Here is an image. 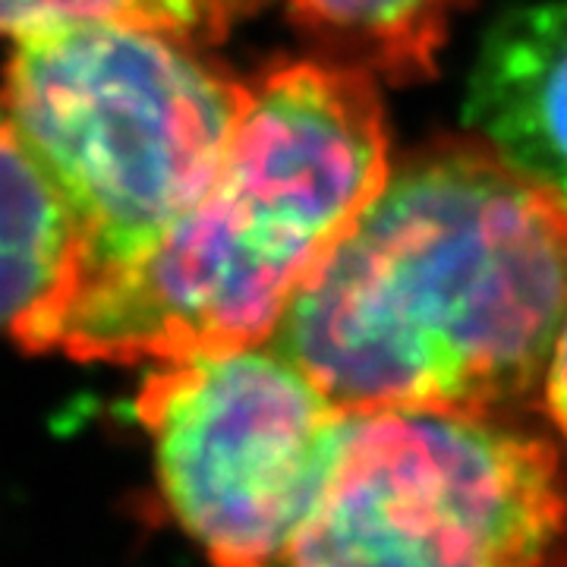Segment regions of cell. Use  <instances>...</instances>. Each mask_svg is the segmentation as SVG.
<instances>
[{"label":"cell","mask_w":567,"mask_h":567,"mask_svg":"<svg viewBox=\"0 0 567 567\" xmlns=\"http://www.w3.org/2000/svg\"><path fill=\"white\" fill-rule=\"evenodd\" d=\"M388 174L369 73L281 66L252 85L215 177L140 259L66 284L10 331L25 350L82 363L155 365L265 344Z\"/></svg>","instance_id":"7a4b0ae2"},{"label":"cell","mask_w":567,"mask_h":567,"mask_svg":"<svg viewBox=\"0 0 567 567\" xmlns=\"http://www.w3.org/2000/svg\"><path fill=\"white\" fill-rule=\"evenodd\" d=\"M268 567H567V473L492 413H347L316 502Z\"/></svg>","instance_id":"277c9868"},{"label":"cell","mask_w":567,"mask_h":567,"mask_svg":"<svg viewBox=\"0 0 567 567\" xmlns=\"http://www.w3.org/2000/svg\"><path fill=\"white\" fill-rule=\"evenodd\" d=\"M164 498L212 567H268L322 488L347 410L268 344L155 363L140 391Z\"/></svg>","instance_id":"5b68a950"},{"label":"cell","mask_w":567,"mask_h":567,"mask_svg":"<svg viewBox=\"0 0 567 567\" xmlns=\"http://www.w3.org/2000/svg\"><path fill=\"white\" fill-rule=\"evenodd\" d=\"M70 256L61 203L0 111V328H13L66 281Z\"/></svg>","instance_id":"52a82bcc"},{"label":"cell","mask_w":567,"mask_h":567,"mask_svg":"<svg viewBox=\"0 0 567 567\" xmlns=\"http://www.w3.org/2000/svg\"><path fill=\"white\" fill-rule=\"evenodd\" d=\"M565 316V199L445 145L388 174L268 344L347 413H492L543 382Z\"/></svg>","instance_id":"6da1fadb"},{"label":"cell","mask_w":567,"mask_h":567,"mask_svg":"<svg viewBox=\"0 0 567 567\" xmlns=\"http://www.w3.org/2000/svg\"><path fill=\"white\" fill-rule=\"evenodd\" d=\"M543 401H546L551 423L558 425V432L567 439V316L548 353L546 372H543Z\"/></svg>","instance_id":"8fae6325"},{"label":"cell","mask_w":567,"mask_h":567,"mask_svg":"<svg viewBox=\"0 0 567 567\" xmlns=\"http://www.w3.org/2000/svg\"><path fill=\"white\" fill-rule=\"evenodd\" d=\"M461 0H290L303 20L338 54L365 73L388 80H423L447 35Z\"/></svg>","instance_id":"ba28073f"},{"label":"cell","mask_w":567,"mask_h":567,"mask_svg":"<svg viewBox=\"0 0 567 567\" xmlns=\"http://www.w3.org/2000/svg\"><path fill=\"white\" fill-rule=\"evenodd\" d=\"M70 20H126L171 32L155 0H0V32L17 39Z\"/></svg>","instance_id":"9c48e42d"},{"label":"cell","mask_w":567,"mask_h":567,"mask_svg":"<svg viewBox=\"0 0 567 567\" xmlns=\"http://www.w3.org/2000/svg\"><path fill=\"white\" fill-rule=\"evenodd\" d=\"M164 20L177 35H203L218 39L230 29V22L256 10L262 0H155Z\"/></svg>","instance_id":"30bf717a"},{"label":"cell","mask_w":567,"mask_h":567,"mask_svg":"<svg viewBox=\"0 0 567 567\" xmlns=\"http://www.w3.org/2000/svg\"><path fill=\"white\" fill-rule=\"evenodd\" d=\"M181 39L126 20L17 39L0 111L70 221L61 287L140 259L221 164L252 89Z\"/></svg>","instance_id":"3957f363"},{"label":"cell","mask_w":567,"mask_h":567,"mask_svg":"<svg viewBox=\"0 0 567 567\" xmlns=\"http://www.w3.org/2000/svg\"><path fill=\"white\" fill-rule=\"evenodd\" d=\"M464 117L498 158L567 203V0L514 10L488 29Z\"/></svg>","instance_id":"8992f818"}]
</instances>
